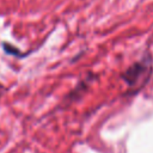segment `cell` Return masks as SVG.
<instances>
[{"instance_id": "cell-1", "label": "cell", "mask_w": 153, "mask_h": 153, "mask_svg": "<svg viewBox=\"0 0 153 153\" xmlns=\"http://www.w3.org/2000/svg\"><path fill=\"white\" fill-rule=\"evenodd\" d=\"M148 68H149V65L146 61H140L134 66H131L130 68H128L126 73L122 75V78L127 81L129 86H135L137 85V82H140L141 78L147 79Z\"/></svg>"}]
</instances>
